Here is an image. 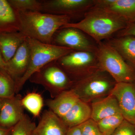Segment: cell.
<instances>
[{
  "label": "cell",
  "instance_id": "6da1fadb",
  "mask_svg": "<svg viewBox=\"0 0 135 135\" xmlns=\"http://www.w3.org/2000/svg\"><path fill=\"white\" fill-rule=\"evenodd\" d=\"M128 25L113 12L92 7L85 13L82 20L77 23L70 22L60 29L69 27L76 28L88 35L99 43L116 32L125 29Z\"/></svg>",
  "mask_w": 135,
  "mask_h": 135
},
{
  "label": "cell",
  "instance_id": "7a4b0ae2",
  "mask_svg": "<svg viewBox=\"0 0 135 135\" xmlns=\"http://www.w3.org/2000/svg\"><path fill=\"white\" fill-rule=\"evenodd\" d=\"M17 12L19 32L27 38L48 44H51L56 32L71 21V17L64 15L33 11Z\"/></svg>",
  "mask_w": 135,
  "mask_h": 135
},
{
  "label": "cell",
  "instance_id": "3957f363",
  "mask_svg": "<svg viewBox=\"0 0 135 135\" xmlns=\"http://www.w3.org/2000/svg\"><path fill=\"white\" fill-rule=\"evenodd\" d=\"M31 51L30 63L25 74L16 83V93L20 91L34 74L49 63L74 51L72 49L54 44L42 43L26 38Z\"/></svg>",
  "mask_w": 135,
  "mask_h": 135
},
{
  "label": "cell",
  "instance_id": "277c9868",
  "mask_svg": "<svg viewBox=\"0 0 135 135\" xmlns=\"http://www.w3.org/2000/svg\"><path fill=\"white\" fill-rule=\"evenodd\" d=\"M99 44L95 53L99 68L108 73L116 83H135V68L110 44Z\"/></svg>",
  "mask_w": 135,
  "mask_h": 135
},
{
  "label": "cell",
  "instance_id": "5b68a950",
  "mask_svg": "<svg viewBox=\"0 0 135 135\" xmlns=\"http://www.w3.org/2000/svg\"><path fill=\"white\" fill-rule=\"evenodd\" d=\"M113 83L106 76L98 73L90 75L78 83L73 89L80 99L89 100L103 96L110 92Z\"/></svg>",
  "mask_w": 135,
  "mask_h": 135
},
{
  "label": "cell",
  "instance_id": "8992f818",
  "mask_svg": "<svg viewBox=\"0 0 135 135\" xmlns=\"http://www.w3.org/2000/svg\"><path fill=\"white\" fill-rule=\"evenodd\" d=\"M41 12L71 18L94 6V0H43Z\"/></svg>",
  "mask_w": 135,
  "mask_h": 135
},
{
  "label": "cell",
  "instance_id": "52a82bcc",
  "mask_svg": "<svg viewBox=\"0 0 135 135\" xmlns=\"http://www.w3.org/2000/svg\"><path fill=\"white\" fill-rule=\"evenodd\" d=\"M51 44L74 51L95 53L97 49L81 31L73 27L59 29L54 35Z\"/></svg>",
  "mask_w": 135,
  "mask_h": 135
},
{
  "label": "cell",
  "instance_id": "ba28073f",
  "mask_svg": "<svg viewBox=\"0 0 135 135\" xmlns=\"http://www.w3.org/2000/svg\"><path fill=\"white\" fill-rule=\"evenodd\" d=\"M32 82L41 84L50 89L64 88L70 84V80L56 60L49 63L37 72L29 79Z\"/></svg>",
  "mask_w": 135,
  "mask_h": 135
},
{
  "label": "cell",
  "instance_id": "9c48e42d",
  "mask_svg": "<svg viewBox=\"0 0 135 135\" xmlns=\"http://www.w3.org/2000/svg\"><path fill=\"white\" fill-rule=\"evenodd\" d=\"M110 94L117 99L124 119L134 124L135 122V83H116Z\"/></svg>",
  "mask_w": 135,
  "mask_h": 135
},
{
  "label": "cell",
  "instance_id": "30bf717a",
  "mask_svg": "<svg viewBox=\"0 0 135 135\" xmlns=\"http://www.w3.org/2000/svg\"><path fill=\"white\" fill-rule=\"evenodd\" d=\"M60 67L71 73L75 74L80 71L98 64L95 53L83 51H74L56 60Z\"/></svg>",
  "mask_w": 135,
  "mask_h": 135
},
{
  "label": "cell",
  "instance_id": "8fae6325",
  "mask_svg": "<svg viewBox=\"0 0 135 135\" xmlns=\"http://www.w3.org/2000/svg\"><path fill=\"white\" fill-rule=\"evenodd\" d=\"M25 115L22 98L20 96L2 99L0 112L1 127L12 128L23 119Z\"/></svg>",
  "mask_w": 135,
  "mask_h": 135
},
{
  "label": "cell",
  "instance_id": "7c38bea8",
  "mask_svg": "<svg viewBox=\"0 0 135 135\" xmlns=\"http://www.w3.org/2000/svg\"><path fill=\"white\" fill-rule=\"evenodd\" d=\"M93 7L113 12L129 25L135 22V0H94Z\"/></svg>",
  "mask_w": 135,
  "mask_h": 135
},
{
  "label": "cell",
  "instance_id": "4fadbf2b",
  "mask_svg": "<svg viewBox=\"0 0 135 135\" xmlns=\"http://www.w3.org/2000/svg\"><path fill=\"white\" fill-rule=\"evenodd\" d=\"M31 51L26 38L7 62V71L16 82L26 73L30 63Z\"/></svg>",
  "mask_w": 135,
  "mask_h": 135
},
{
  "label": "cell",
  "instance_id": "5bb4252c",
  "mask_svg": "<svg viewBox=\"0 0 135 135\" xmlns=\"http://www.w3.org/2000/svg\"><path fill=\"white\" fill-rule=\"evenodd\" d=\"M68 129L62 120L49 110L44 112L32 135H66Z\"/></svg>",
  "mask_w": 135,
  "mask_h": 135
},
{
  "label": "cell",
  "instance_id": "9a60e30c",
  "mask_svg": "<svg viewBox=\"0 0 135 135\" xmlns=\"http://www.w3.org/2000/svg\"><path fill=\"white\" fill-rule=\"evenodd\" d=\"M80 99L73 89L63 91L54 99L48 101L47 104L50 110L62 119Z\"/></svg>",
  "mask_w": 135,
  "mask_h": 135
},
{
  "label": "cell",
  "instance_id": "2e32d148",
  "mask_svg": "<svg viewBox=\"0 0 135 135\" xmlns=\"http://www.w3.org/2000/svg\"><path fill=\"white\" fill-rule=\"evenodd\" d=\"M91 108V119L97 122L104 118L121 113L117 99L110 94L105 98L92 103Z\"/></svg>",
  "mask_w": 135,
  "mask_h": 135
},
{
  "label": "cell",
  "instance_id": "e0dca14e",
  "mask_svg": "<svg viewBox=\"0 0 135 135\" xmlns=\"http://www.w3.org/2000/svg\"><path fill=\"white\" fill-rule=\"evenodd\" d=\"M26 38L19 31L0 33V51L6 62L12 59Z\"/></svg>",
  "mask_w": 135,
  "mask_h": 135
},
{
  "label": "cell",
  "instance_id": "ac0fdd59",
  "mask_svg": "<svg viewBox=\"0 0 135 135\" xmlns=\"http://www.w3.org/2000/svg\"><path fill=\"white\" fill-rule=\"evenodd\" d=\"M91 107L85 101L80 99L61 119L69 128L80 126L91 119Z\"/></svg>",
  "mask_w": 135,
  "mask_h": 135
},
{
  "label": "cell",
  "instance_id": "d6986e66",
  "mask_svg": "<svg viewBox=\"0 0 135 135\" xmlns=\"http://www.w3.org/2000/svg\"><path fill=\"white\" fill-rule=\"evenodd\" d=\"M17 12L7 0H0V33L20 31Z\"/></svg>",
  "mask_w": 135,
  "mask_h": 135
},
{
  "label": "cell",
  "instance_id": "ffe728a7",
  "mask_svg": "<svg viewBox=\"0 0 135 135\" xmlns=\"http://www.w3.org/2000/svg\"><path fill=\"white\" fill-rule=\"evenodd\" d=\"M109 44L120 54L126 62L135 69V37H118L110 41Z\"/></svg>",
  "mask_w": 135,
  "mask_h": 135
},
{
  "label": "cell",
  "instance_id": "44dd1931",
  "mask_svg": "<svg viewBox=\"0 0 135 135\" xmlns=\"http://www.w3.org/2000/svg\"><path fill=\"white\" fill-rule=\"evenodd\" d=\"M16 93L15 80L7 72L0 69V98H11Z\"/></svg>",
  "mask_w": 135,
  "mask_h": 135
},
{
  "label": "cell",
  "instance_id": "7402d4cb",
  "mask_svg": "<svg viewBox=\"0 0 135 135\" xmlns=\"http://www.w3.org/2000/svg\"><path fill=\"white\" fill-rule=\"evenodd\" d=\"M22 105L34 116L40 115L43 106V100L40 94L35 92L27 94L22 99Z\"/></svg>",
  "mask_w": 135,
  "mask_h": 135
},
{
  "label": "cell",
  "instance_id": "603a6c76",
  "mask_svg": "<svg viewBox=\"0 0 135 135\" xmlns=\"http://www.w3.org/2000/svg\"><path fill=\"white\" fill-rule=\"evenodd\" d=\"M122 114H117L98 122V126L104 135H112L124 120Z\"/></svg>",
  "mask_w": 135,
  "mask_h": 135
},
{
  "label": "cell",
  "instance_id": "cb8c5ba5",
  "mask_svg": "<svg viewBox=\"0 0 135 135\" xmlns=\"http://www.w3.org/2000/svg\"><path fill=\"white\" fill-rule=\"evenodd\" d=\"M10 4L17 12H41V1L38 0H8Z\"/></svg>",
  "mask_w": 135,
  "mask_h": 135
},
{
  "label": "cell",
  "instance_id": "d4e9b609",
  "mask_svg": "<svg viewBox=\"0 0 135 135\" xmlns=\"http://www.w3.org/2000/svg\"><path fill=\"white\" fill-rule=\"evenodd\" d=\"M36 125L29 117L25 115L11 130L10 135H32Z\"/></svg>",
  "mask_w": 135,
  "mask_h": 135
},
{
  "label": "cell",
  "instance_id": "484cf974",
  "mask_svg": "<svg viewBox=\"0 0 135 135\" xmlns=\"http://www.w3.org/2000/svg\"><path fill=\"white\" fill-rule=\"evenodd\" d=\"M82 135H104L101 133L97 123L90 119L79 126Z\"/></svg>",
  "mask_w": 135,
  "mask_h": 135
},
{
  "label": "cell",
  "instance_id": "4316f807",
  "mask_svg": "<svg viewBox=\"0 0 135 135\" xmlns=\"http://www.w3.org/2000/svg\"><path fill=\"white\" fill-rule=\"evenodd\" d=\"M112 135H135L134 126L124 119Z\"/></svg>",
  "mask_w": 135,
  "mask_h": 135
},
{
  "label": "cell",
  "instance_id": "83f0119b",
  "mask_svg": "<svg viewBox=\"0 0 135 135\" xmlns=\"http://www.w3.org/2000/svg\"><path fill=\"white\" fill-rule=\"evenodd\" d=\"M126 36L135 37V22L129 24L125 29L120 31L118 34V37Z\"/></svg>",
  "mask_w": 135,
  "mask_h": 135
},
{
  "label": "cell",
  "instance_id": "f1b7e54d",
  "mask_svg": "<svg viewBox=\"0 0 135 135\" xmlns=\"http://www.w3.org/2000/svg\"><path fill=\"white\" fill-rule=\"evenodd\" d=\"M66 135H82L79 126L69 128Z\"/></svg>",
  "mask_w": 135,
  "mask_h": 135
},
{
  "label": "cell",
  "instance_id": "f546056e",
  "mask_svg": "<svg viewBox=\"0 0 135 135\" xmlns=\"http://www.w3.org/2000/svg\"><path fill=\"white\" fill-rule=\"evenodd\" d=\"M7 63L3 59L2 55L0 51V69L5 70L7 71Z\"/></svg>",
  "mask_w": 135,
  "mask_h": 135
},
{
  "label": "cell",
  "instance_id": "4dcf8cb0",
  "mask_svg": "<svg viewBox=\"0 0 135 135\" xmlns=\"http://www.w3.org/2000/svg\"><path fill=\"white\" fill-rule=\"evenodd\" d=\"M12 128H6L0 126V135H10Z\"/></svg>",
  "mask_w": 135,
  "mask_h": 135
},
{
  "label": "cell",
  "instance_id": "1f68e13d",
  "mask_svg": "<svg viewBox=\"0 0 135 135\" xmlns=\"http://www.w3.org/2000/svg\"><path fill=\"white\" fill-rule=\"evenodd\" d=\"M2 102V99L0 98V112H1V109Z\"/></svg>",
  "mask_w": 135,
  "mask_h": 135
},
{
  "label": "cell",
  "instance_id": "d6a6232c",
  "mask_svg": "<svg viewBox=\"0 0 135 135\" xmlns=\"http://www.w3.org/2000/svg\"><path fill=\"white\" fill-rule=\"evenodd\" d=\"M133 125H134V126L135 128V122H134V124H133Z\"/></svg>",
  "mask_w": 135,
  "mask_h": 135
}]
</instances>
